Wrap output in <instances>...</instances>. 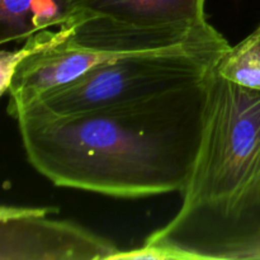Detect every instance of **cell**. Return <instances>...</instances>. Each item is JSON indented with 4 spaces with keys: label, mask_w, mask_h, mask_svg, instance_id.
Wrapping results in <instances>:
<instances>
[{
    "label": "cell",
    "mask_w": 260,
    "mask_h": 260,
    "mask_svg": "<svg viewBox=\"0 0 260 260\" xmlns=\"http://www.w3.org/2000/svg\"><path fill=\"white\" fill-rule=\"evenodd\" d=\"M215 71L150 98L65 116L19 114L28 161L58 187L121 198L182 193L200 159Z\"/></svg>",
    "instance_id": "obj_1"
},
{
    "label": "cell",
    "mask_w": 260,
    "mask_h": 260,
    "mask_svg": "<svg viewBox=\"0 0 260 260\" xmlns=\"http://www.w3.org/2000/svg\"><path fill=\"white\" fill-rule=\"evenodd\" d=\"M259 155L260 90L236 85L215 71L205 140L182 192V207L145 244L162 249L168 259H187L185 248L229 215Z\"/></svg>",
    "instance_id": "obj_2"
},
{
    "label": "cell",
    "mask_w": 260,
    "mask_h": 260,
    "mask_svg": "<svg viewBox=\"0 0 260 260\" xmlns=\"http://www.w3.org/2000/svg\"><path fill=\"white\" fill-rule=\"evenodd\" d=\"M229 47L226 38L218 35L201 42L121 55L94 66L66 85L41 94L14 118L22 113H80L192 85L215 70Z\"/></svg>",
    "instance_id": "obj_3"
},
{
    "label": "cell",
    "mask_w": 260,
    "mask_h": 260,
    "mask_svg": "<svg viewBox=\"0 0 260 260\" xmlns=\"http://www.w3.org/2000/svg\"><path fill=\"white\" fill-rule=\"evenodd\" d=\"M56 208H0V260L114 259L113 241L70 221L52 220Z\"/></svg>",
    "instance_id": "obj_4"
},
{
    "label": "cell",
    "mask_w": 260,
    "mask_h": 260,
    "mask_svg": "<svg viewBox=\"0 0 260 260\" xmlns=\"http://www.w3.org/2000/svg\"><path fill=\"white\" fill-rule=\"evenodd\" d=\"M205 5L206 0H73L71 17L99 18L144 29L197 27L207 23Z\"/></svg>",
    "instance_id": "obj_5"
},
{
    "label": "cell",
    "mask_w": 260,
    "mask_h": 260,
    "mask_svg": "<svg viewBox=\"0 0 260 260\" xmlns=\"http://www.w3.org/2000/svg\"><path fill=\"white\" fill-rule=\"evenodd\" d=\"M260 231V155L253 174L229 215L185 248L188 259H235Z\"/></svg>",
    "instance_id": "obj_6"
},
{
    "label": "cell",
    "mask_w": 260,
    "mask_h": 260,
    "mask_svg": "<svg viewBox=\"0 0 260 260\" xmlns=\"http://www.w3.org/2000/svg\"><path fill=\"white\" fill-rule=\"evenodd\" d=\"M73 0H0V43L25 42L46 29H60L73 15Z\"/></svg>",
    "instance_id": "obj_7"
},
{
    "label": "cell",
    "mask_w": 260,
    "mask_h": 260,
    "mask_svg": "<svg viewBox=\"0 0 260 260\" xmlns=\"http://www.w3.org/2000/svg\"><path fill=\"white\" fill-rule=\"evenodd\" d=\"M216 71L236 85L260 90V27L230 46L218 60Z\"/></svg>",
    "instance_id": "obj_8"
},
{
    "label": "cell",
    "mask_w": 260,
    "mask_h": 260,
    "mask_svg": "<svg viewBox=\"0 0 260 260\" xmlns=\"http://www.w3.org/2000/svg\"><path fill=\"white\" fill-rule=\"evenodd\" d=\"M260 259V231L236 254L235 260Z\"/></svg>",
    "instance_id": "obj_9"
},
{
    "label": "cell",
    "mask_w": 260,
    "mask_h": 260,
    "mask_svg": "<svg viewBox=\"0 0 260 260\" xmlns=\"http://www.w3.org/2000/svg\"><path fill=\"white\" fill-rule=\"evenodd\" d=\"M259 27H260V25H259Z\"/></svg>",
    "instance_id": "obj_10"
}]
</instances>
